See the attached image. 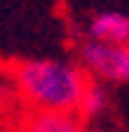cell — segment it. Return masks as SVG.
Here are the masks:
<instances>
[{
  "label": "cell",
  "mask_w": 129,
  "mask_h": 132,
  "mask_svg": "<svg viewBox=\"0 0 129 132\" xmlns=\"http://www.w3.org/2000/svg\"><path fill=\"white\" fill-rule=\"evenodd\" d=\"M27 132H84V120L75 111H39L27 123Z\"/></svg>",
  "instance_id": "4"
},
{
  "label": "cell",
  "mask_w": 129,
  "mask_h": 132,
  "mask_svg": "<svg viewBox=\"0 0 129 132\" xmlns=\"http://www.w3.org/2000/svg\"><path fill=\"white\" fill-rule=\"evenodd\" d=\"M15 90L39 111H78L90 75L60 57H27L12 69Z\"/></svg>",
  "instance_id": "1"
},
{
  "label": "cell",
  "mask_w": 129,
  "mask_h": 132,
  "mask_svg": "<svg viewBox=\"0 0 129 132\" xmlns=\"http://www.w3.org/2000/svg\"><path fill=\"white\" fill-rule=\"evenodd\" d=\"M84 39L129 45V12L120 9H99L84 21Z\"/></svg>",
  "instance_id": "3"
},
{
  "label": "cell",
  "mask_w": 129,
  "mask_h": 132,
  "mask_svg": "<svg viewBox=\"0 0 129 132\" xmlns=\"http://www.w3.org/2000/svg\"><path fill=\"white\" fill-rule=\"evenodd\" d=\"M81 69L102 84H129V45L99 39H81L78 45Z\"/></svg>",
  "instance_id": "2"
},
{
  "label": "cell",
  "mask_w": 129,
  "mask_h": 132,
  "mask_svg": "<svg viewBox=\"0 0 129 132\" xmlns=\"http://www.w3.org/2000/svg\"><path fill=\"white\" fill-rule=\"evenodd\" d=\"M6 99H9V84L0 81V102H6Z\"/></svg>",
  "instance_id": "6"
},
{
  "label": "cell",
  "mask_w": 129,
  "mask_h": 132,
  "mask_svg": "<svg viewBox=\"0 0 129 132\" xmlns=\"http://www.w3.org/2000/svg\"><path fill=\"white\" fill-rule=\"evenodd\" d=\"M108 105H111V96L105 90V84L90 78L87 90L81 96V105H78V117L81 120H96V117H102L105 111H108Z\"/></svg>",
  "instance_id": "5"
}]
</instances>
